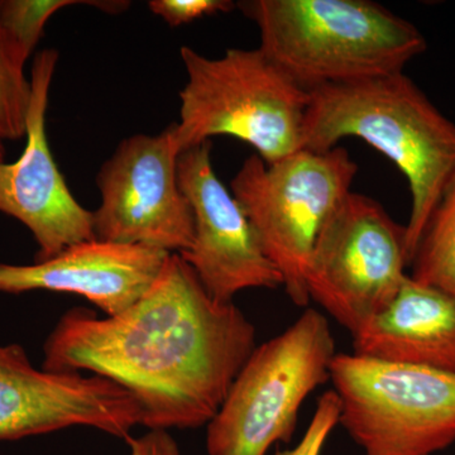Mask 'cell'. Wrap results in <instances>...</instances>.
<instances>
[{
  "instance_id": "15",
  "label": "cell",
  "mask_w": 455,
  "mask_h": 455,
  "mask_svg": "<svg viewBox=\"0 0 455 455\" xmlns=\"http://www.w3.org/2000/svg\"><path fill=\"white\" fill-rule=\"evenodd\" d=\"M74 4L94 5L108 12H122L128 2H77V0H0V42L25 68L37 47L44 27L60 9Z\"/></svg>"
},
{
  "instance_id": "11",
  "label": "cell",
  "mask_w": 455,
  "mask_h": 455,
  "mask_svg": "<svg viewBox=\"0 0 455 455\" xmlns=\"http://www.w3.org/2000/svg\"><path fill=\"white\" fill-rule=\"evenodd\" d=\"M178 176L194 215L193 244L180 256L206 291L215 300L233 302L244 290L283 287L243 209L215 173L211 140L180 155Z\"/></svg>"
},
{
  "instance_id": "19",
  "label": "cell",
  "mask_w": 455,
  "mask_h": 455,
  "mask_svg": "<svg viewBox=\"0 0 455 455\" xmlns=\"http://www.w3.org/2000/svg\"><path fill=\"white\" fill-rule=\"evenodd\" d=\"M236 5L229 0H152L148 8L171 27L188 25L217 13H228Z\"/></svg>"
},
{
  "instance_id": "6",
  "label": "cell",
  "mask_w": 455,
  "mask_h": 455,
  "mask_svg": "<svg viewBox=\"0 0 455 455\" xmlns=\"http://www.w3.org/2000/svg\"><path fill=\"white\" fill-rule=\"evenodd\" d=\"M335 355L331 325L314 309L256 347L208 424V455H266L289 443L302 403L331 379Z\"/></svg>"
},
{
  "instance_id": "2",
  "label": "cell",
  "mask_w": 455,
  "mask_h": 455,
  "mask_svg": "<svg viewBox=\"0 0 455 455\" xmlns=\"http://www.w3.org/2000/svg\"><path fill=\"white\" fill-rule=\"evenodd\" d=\"M363 140L409 181V266L431 217L455 182V124L405 73L310 92L302 149L326 152L340 140Z\"/></svg>"
},
{
  "instance_id": "3",
  "label": "cell",
  "mask_w": 455,
  "mask_h": 455,
  "mask_svg": "<svg viewBox=\"0 0 455 455\" xmlns=\"http://www.w3.org/2000/svg\"><path fill=\"white\" fill-rule=\"evenodd\" d=\"M238 8L259 27V49L307 92L403 73L427 47L416 26L368 0H247Z\"/></svg>"
},
{
  "instance_id": "12",
  "label": "cell",
  "mask_w": 455,
  "mask_h": 455,
  "mask_svg": "<svg viewBox=\"0 0 455 455\" xmlns=\"http://www.w3.org/2000/svg\"><path fill=\"white\" fill-rule=\"evenodd\" d=\"M59 52L35 57L25 151L16 163H0V212L28 228L38 245L36 262L95 239L92 212L76 202L51 154L46 134L50 88Z\"/></svg>"
},
{
  "instance_id": "1",
  "label": "cell",
  "mask_w": 455,
  "mask_h": 455,
  "mask_svg": "<svg viewBox=\"0 0 455 455\" xmlns=\"http://www.w3.org/2000/svg\"><path fill=\"white\" fill-rule=\"evenodd\" d=\"M256 347L243 311L215 300L172 253L122 313H65L44 343V368L116 383L139 401L148 430L196 429L211 423Z\"/></svg>"
},
{
  "instance_id": "17",
  "label": "cell",
  "mask_w": 455,
  "mask_h": 455,
  "mask_svg": "<svg viewBox=\"0 0 455 455\" xmlns=\"http://www.w3.org/2000/svg\"><path fill=\"white\" fill-rule=\"evenodd\" d=\"M31 80L0 42V142L26 137L31 104Z\"/></svg>"
},
{
  "instance_id": "21",
  "label": "cell",
  "mask_w": 455,
  "mask_h": 455,
  "mask_svg": "<svg viewBox=\"0 0 455 455\" xmlns=\"http://www.w3.org/2000/svg\"><path fill=\"white\" fill-rule=\"evenodd\" d=\"M4 160V147H3L2 142H0V163Z\"/></svg>"
},
{
  "instance_id": "9",
  "label": "cell",
  "mask_w": 455,
  "mask_h": 455,
  "mask_svg": "<svg viewBox=\"0 0 455 455\" xmlns=\"http://www.w3.org/2000/svg\"><path fill=\"white\" fill-rule=\"evenodd\" d=\"M175 133L172 123L156 136L128 137L104 163L97 178L101 202L92 212L95 239L170 254L191 247L194 215L179 184Z\"/></svg>"
},
{
  "instance_id": "8",
  "label": "cell",
  "mask_w": 455,
  "mask_h": 455,
  "mask_svg": "<svg viewBox=\"0 0 455 455\" xmlns=\"http://www.w3.org/2000/svg\"><path fill=\"white\" fill-rule=\"evenodd\" d=\"M407 266L406 227L376 200L352 191L317 236L307 292L355 334L394 300Z\"/></svg>"
},
{
  "instance_id": "16",
  "label": "cell",
  "mask_w": 455,
  "mask_h": 455,
  "mask_svg": "<svg viewBox=\"0 0 455 455\" xmlns=\"http://www.w3.org/2000/svg\"><path fill=\"white\" fill-rule=\"evenodd\" d=\"M410 266L416 283L455 298V182L425 228Z\"/></svg>"
},
{
  "instance_id": "5",
  "label": "cell",
  "mask_w": 455,
  "mask_h": 455,
  "mask_svg": "<svg viewBox=\"0 0 455 455\" xmlns=\"http://www.w3.org/2000/svg\"><path fill=\"white\" fill-rule=\"evenodd\" d=\"M358 164L341 147L300 149L274 164L251 156L230 182L290 300L307 307V275L317 236L352 193Z\"/></svg>"
},
{
  "instance_id": "10",
  "label": "cell",
  "mask_w": 455,
  "mask_h": 455,
  "mask_svg": "<svg viewBox=\"0 0 455 455\" xmlns=\"http://www.w3.org/2000/svg\"><path fill=\"white\" fill-rule=\"evenodd\" d=\"M142 427L136 397L103 377L33 366L18 344L0 346V442L85 427L130 439Z\"/></svg>"
},
{
  "instance_id": "4",
  "label": "cell",
  "mask_w": 455,
  "mask_h": 455,
  "mask_svg": "<svg viewBox=\"0 0 455 455\" xmlns=\"http://www.w3.org/2000/svg\"><path fill=\"white\" fill-rule=\"evenodd\" d=\"M180 53L188 73L175 123L181 154L217 136L244 140L266 164L302 149L310 92L262 51L229 49L209 59L184 46Z\"/></svg>"
},
{
  "instance_id": "14",
  "label": "cell",
  "mask_w": 455,
  "mask_h": 455,
  "mask_svg": "<svg viewBox=\"0 0 455 455\" xmlns=\"http://www.w3.org/2000/svg\"><path fill=\"white\" fill-rule=\"evenodd\" d=\"M352 337L362 357L455 372V298L407 276L388 307Z\"/></svg>"
},
{
  "instance_id": "18",
  "label": "cell",
  "mask_w": 455,
  "mask_h": 455,
  "mask_svg": "<svg viewBox=\"0 0 455 455\" xmlns=\"http://www.w3.org/2000/svg\"><path fill=\"white\" fill-rule=\"evenodd\" d=\"M340 401L334 390H329L317 401L315 412L300 442L292 449L277 451L275 455H322L326 440L339 424Z\"/></svg>"
},
{
  "instance_id": "13",
  "label": "cell",
  "mask_w": 455,
  "mask_h": 455,
  "mask_svg": "<svg viewBox=\"0 0 455 455\" xmlns=\"http://www.w3.org/2000/svg\"><path fill=\"white\" fill-rule=\"evenodd\" d=\"M169 256L142 245L92 239L33 265L0 263V292L74 293L106 315H116L151 287Z\"/></svg>"
},
{
  "instance_id": "20",
  "label": "cell",
  "mask_w": 455,
  "mask_h": 455,
  "mask_svg": "<svg viewBox=\"0 0 455 455\" xmlns=\"http://www.w3.org/2000/svg\"><path fill=\"white\" fill-rule=\"evenodd\" d=\"M127 442L131 455H182L178 443L167 430H149Z\"/></svg>"
},
{
  "instance_id": "7",
  "label": "cell",
  "mask_w": 455,
  "mask_h": 455,
  "mask_svg": "<svg viewBox=\"0 0 455 455\" xmlns=\"http://www.w3.org/2000/svg\"><path fill=\"white\" fill-rule=\"evenodd\" d=\"M331 379L364 455H431L455 442V372L340 353Z\"/></svg>"
}]
</instances>
